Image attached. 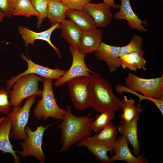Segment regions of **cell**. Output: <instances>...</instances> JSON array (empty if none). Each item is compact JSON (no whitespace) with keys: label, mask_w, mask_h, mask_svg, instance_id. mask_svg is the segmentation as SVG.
Segmentation results:
<instances>
[{"label":"cell","mask_w":163,"mask_h":163,"mask_svg":"<svg viewBox=\"0 0 163 163\" xmlns=\"http://www.w3.org/2000/svg\"><path fill=\"white\" fill-rule=\"evenodd\" d=\"M91 115L88 113L84 116L76 117L72 113L71 106L67 107L62 121L57 127L61 130L60 142L62 146L60 152L68 150L74 144L92 134L91 124L94 118Z\"/></svg>","instance_id":"6da1fadb"},{"label":"cell","mask_w":163,"mask_h":163,"mask_svg":"<svg viewBox=\"0 0 163 163\" xmlns=\"http://www.w3.org/2000/svg\"><path fill=\"white\" fill-rule=\"evenodd\" d=\"M121 101L114 94L111 84L99 73L91 76V104L92 107L99 113L115 112L122 109Z\"/></svg>","instance_id":"7a4b0ae2"},{"label":"cell","mask_w":163,"mask_h":163,"mask_svg":"<svg viewBox=\"0 0 163 163\" xmlns=\"http://www.w3.org/2000/svg\"><path fill=\"white\" fill-rule=\"evenodd\" d=\"M44 78L34 74L26 75L19 78L9 91V103L12 107H17L23 100L33 95L42 96V91L38 88L39 82Z\"/></svg>","instance_id":"3957f363"},{"label":"cell","mask_w":163,"mask_h":163,"mask_svg":"<svg viewBox=\"0 0 163 163\" xmlns=\"http://www.w3.org/2000/svg\"><path fill=\"white\" fill-rule=\"evenodd\" d=\"M53 79L44 78L42 98L37 102L34 110L35 116L38 119L44 120L49 117L62 120L65 110L58 105L54 97L52 86Z\"/></svg>","instance_id":"277c9868"},{"label":"cell","mask_w":163,"mask_h":163,"mask_svg":"<svg viewBox=\"0 0 163 163\" xmlns=\"http://www.w3.org/2000/svg\"><path fill=\"white\" fill-rule=\"evenodd\" d=\"M127 88L133 91H138L143 96L154 99H163V76L149 79L139 77L129 72L125 79Z\"/></svg>","instance_id":"5b68a950"},{"label":"cell","mask_w":163,"mask_h":163,"mask_svg":"<svg viewBox=\"0 0 163 163\" xmlns=\"http://www.w3.org/2000/svg\"><path fill=\"white\" fill-rule=\"evenodd\" d=\"M53 124H49L46 126L42 125L37 126V129L34 131H32L29 126H27L25 129L26 139L20 143L22 150L17 152V153L23 158L33 156L40 162L44 163L45 155L42 148L43 137L46 129Z\"/></svg>","instance_id":"8992f818"},{"label":"cell","mask_w":163,"mask_h":163,"mask_svg":"<svg viewBox=\"0 0 163 163\" xmlns=\"http://www.w3.org/2000/svg\"><path fill=\"white\" fill-rule=\"evenodd\" d=\"M37 96L33 95L27 98L24 105L21 107V103L17 107H13L7 115L11 123V131L10 136L12 138L24 140L26 138L25 132L27 123L31 108L36 101Z\"/></svg>","instance_id":"52a82bcc"},{"label":"cell","mask_w":163,"mask_h":163,"mask_svg":"<svg viewBox=\"0 0 163 163\" xmlns=\"http://www.w3.org/2000/svg\"><path fill=\"white\" fill-rule=\"evenodd\" d=\"M66 83L75 108L82 111L91 107V77H78L69 80Z\"/></svg>","instance_id":"ba28073f"},{"label":"cell","mask_w":163,"mask_h":163,"mask_svg":"<svg viewBox=\"0 0 163 163\" xmlns=\"http://www.w3.org/2000/svg\"><path fill=\"white\" fill-rule=\"evenodd\" d=\"M69 49L72 57V65L62 76L53 83L56 87L63 85L69 80L76 78L91 77V73L95 72L91 70L86 65L85 62L86 55L81 53L78 49L71 46H69Z\"/></svg>","instance_id":"9c48e42d"},{"label":"cell","mask_w":163,"mask_h":163,"mask_svg":"<svg viewBox=\"0 0 163 163\" xmlns=\"http://www.w3.org/2000/svg\"><path fill=\"white\" fill-rule=\"evenodd\" d=\"M21 56L27 63V69L24 72L16 76L11 77L9 80L6 81V88L7 91L10 90L13 85L19 78L26 75L34 73L44 78L57 79L62 76L66 71L58 68L51 69L37 64L32 62L29 57L27 58L26 56L22 53Z\"/></svg>","instance_id":"30bf717a"},{"label":"cell","mask_w":163,"mask_h":163,"mask_svg":"<svg viewBox=\"0 0 163 163\" xmlns=\"http://www.w3.org/2000/svg\"><path fill=\"white\" fill-rule=\"evenodd\" d=\"M115 142H105L100 141L92 136L85 138L78 143L76 146H85L102 163H110V158L107 155V152H113Z\"/></svg>","instance_id":"8fae6325"},{"label":"cell","mask_w":163,"mask_h":163,"mask_svg":"<svg viewBox=\"0 0 163 163\" xmlns=\"http://www.w3.org/2000/svg\"><path fill=\"white\" fill-rule=\"evenodd\" d=\"M56 29H60V23L51 25L48 29L39 32L32 31L26 27L19 26L18 27V31L22 36L24 42L25 46L27 47L29 44L33 45L36 40H42L47 42L54 50L58 57L61 58V55L59 49L54 46L51 40V36L53 31Z\"/></svg>","instance_id":"7c38bea8"},{"label":"cell","mask_w":163,"mask_h":163,"mask_svg":"<svg viewBox=\"0 0 163 163\" xmlns=\"http://www.w3.org/2000/svg\"><path fill=\"white\" fill-rule=\"evenodd\" d=\"M121 2L120 10L113 15L117 20H125L129 27L133 29L141 32L147 31V30L142 26V24L148 25L146 21H142L133 11L129 0H120Z\"/></svg>","instance_id":"4fadbf2b"},{"label":"cell","mask_w":163,"mask_h":163,"mask_svg":"<svg viewBox=\"0 0 163 163\" xmlns=\"http://www.w3.org/2000/svg\"><path fill=\"white\" fill-rule=\"evenodd\" d=\"M111 8L103 2L98 4L89 2L84 6L83 9L91 16L97 27L104 28L110 24L112 21Z\"/></svg>","instance_id":"5bb4252c"},{"label":"cell","mask_w":163,"mask_h":163,"mask_svg":"<svg viewBox=\"0 0 163 163\" xmlns=\"http://www.w3.org/2000/svg\"><path fill=\"white\" fill-rule=\"evenodd\" d=\"M120 48V46L110 45L102 42L94 53L97 59L106 63L111 73L121 66L119 56Z\"/></svg>","instance_id":"9a60e30c"},{"label":"cell","mask_w":163,"mask_h":163,"mask_svg":"<svg viewBox=\"0 0 163 163\" xmlns=\"http://www.w3.org/2000/svg\"><path fill=\"white\" fill-rule=\"evenodd\" d=\"M140 114L136 115L131 121L121 120L117 127L118 130L123 136L128 143L132 145L134 154L137 156H140L139 151L141 144L138 136L137 122Z\"/></svg>","instance_id":"2e32d148"},{"label":"cell","mask_w":163,"mask_h":163,"mask_svg":"<svg viewBox=\"0 0 163 163\" xmlns=\"http://www.w3.org/2000/svg\"><path fill=\"white\" fill-rule=\"evenodd\" d=\"M128 144L123 136L121 135L118 138L113 147L115 154L110 158V163L117 160L125 161L128 163H148L142 155L139 157L134 156L130 151Z\"/></svg>","instance_id":"e0dca14e"},{"label":"cell","mask_w":163,"mask_h":163,"mask_svg":"<svg viewBox=\"0 0 163 163\" xmlns=\"http://www.w3.org/2000/svg\"><path fill=\"white\" fill-rule=\"evenodd\" d=\"M103 33L97 28L82 31L79 40V51L86 55L97 50L102 42Z\"/></svg>","instance_id":"ac0fdd59"},{"label":"cell","mask_w":163,"mask_h":163,"mask_svg":"<svg viewBox=\"0 0 163 163\" xmlns=\"http://www.w3.org/2000/svg\"><path fill=\"white\" fill-rule=\"evenodd\" d=\"M82 31L89 30L97 28L91 16L83 9L72 10L69 9L66 16Z\"/></svg>","instance_id":"d6986e66"},{"label":"cell","mask_w":163,"mask_h":163,"mask_svg":"<svg viewBox=\"0 0 163 163\" xmlns=\"http://www.w3.org/2000/svg\"><path fill=\"white\" fill-rule=\"evenodd\" d=\"M11 127L10 120L7 116L5 120L0 124V151H2L3 154H11L14 158V162L19 163L20 162V159L16 154L17 151L13 150V146L10 141Z\"/></svg>","instance_id":"ffe728a7"},{"label":"cell","mask_w":163,"mask_h":163,"mask_svg":"<svg viewBox=\"0 0 163 163\" xmlns=\"http://www.w3.org/2000/svg\"><path fill=\"white\" fill-rule=\"evenodd\" d=\"M61 36L71 46L78 49L82 31L71 20L65 19L60 23Z\"/></svg>","instance_id":"44dd1931"},{"label":"cell","mask_w":163,"mask_h":163,"mask_svg":"<svg viewBox=\"0 0 163 163\" xmlns=\"http://www.w3.org/2000/svg\"><path fill=\"white\" fill-rule=\"evenodd\" d=\"M68 7L60 0H49L47 17L53 25L65 19Z\"/></svg>","instance_id":"7402d4cb"},{"label":"cell","mask_w":163,"mask_h":163,"mask_svg":"<svg viewBox=\"0 0 163 163\" xmlns=\"http://www.w3.org/2000/svg\"><path fill=\"white\" fill-rule=\"evenodd\" d=\"M121 66L123 69L128 68L137 72V69L146 70V61L143 56L136 52H131L120 57Z\"/></svg>","instance_id":"603a6c76"},{"label":"cell","mask_w":163,"mask_h":163,"mask_svg":"<svg viewBox=\"0 0 163 163\" xmlns=\"http://www.w3.org/2000/svg\"><path fill=\"white\" fill-rule=\"evenodd\" d=\"M121 101L123 111L120 116L121 120L126 122L131 121L143 111V108L136 106V101L133 99H129L125 96Z\"/></svg>","instance_id":"cb8c5ba5"},{"label":"cell","mask_w":163,"mask_h":163,"mask_svg":"<svg viewBox=\"0 0 163 163\" xmlns=\"http://www.w3.org/2000/svg\"><path fill=\"white\" fill-rule=\"evenodd\" d=\"M143 38L136 34L133 35L129 43L127 45L120 47L119 57L131 52H136L143 56L145 52L142 48Z\"/></svg>","instance_id":"d4e9b609"},{"label":"cell","mask_w":163,"mask_h":163,"mask_svg":"<svg viewBox=\"0 0 163 163\" xmlns=\"http://www.w3.org/2000/svg\"><path fill=\"white\" fill-rule=\"evenodd\" d=\"M117 127L111 122L97 134L92 136L101 141L115 142L117 140Z\"/></svg>","instance_id":"484cf974"},{"label":"cell","mask_w":163,"mask_h":163,"mask_svg":"<svg viewBox=\"0 0 163 163\" xmlns=\"http://www.w3.org/2000/svg\"><path fill=\"white\" fill-rule=\"evenodd\" d=\"M114 112H103L96 115L95 119L92 122L91 128L96 133L100 131L110 123L114 118Z\"/></svg>","instance_id":"4316f807"},{"label":"cell","mask_w":163,"mask_h":163,"mask_svg":"<svg viewBox=\"0 0 163 163\" xmlns=\"http://www.w3.org/2000/svg\"><path fill=\"white\" fill-rule=\"evenodd\" d=\"M13 15H21L27 17L34 15L37 17V13L30 0H17Z\"/></svg>","instance_id":"83f0119b"},{"label":"cell","mask_w":163,"mask_h":163,"mask_svg":"<svg viewBox=\"0 0 163 163\" xmlns=\"http://www.w3.org/2000/svg\"><path fill=\"white\" fill-rule=\"evenodd\" d=\"M37 13V27L40 28L43 21L47 17L49 0H30Z\"/></svg>","instance_id":"f1b7e54d"},{"label":"cell","mask_w":163,"mask_h":163,"mask_svg":"<svg viewBox=\"0 0 163 163\" xmlns=\"http://www.w3.org/2000/svg\"><path fill=\"white\" fill-rule=\"evenodd\" d=\"M116 89L120 94H123V92H129L133 93L139 98V103L138 106L140 107V103L143 100H147L152 101L157 106L159 110L161 111L163 110V99H154L147 97L143 95L139 94L136 92L129 90L127 87L120 85H117L116 86Z\"/></svg>","instance_id":"f546056e"},{"label":"cell","mask_w":163,"mask_h":163,"mask_svg":"<svg viewBox=\"0 0 163 163\" xmlns=\"http://www.w3.org/2000/svg\"><path fill=\"white\" fill-rule=\"evenodd\" d=\"M9 91L6 88L0 87V114L7 115L12 109L9 101Z\"/></svg>","instance_id":"4dcf8cb0"},{"label":"cell","mask_w":163,"mask_h":163,"mask_svg":"<svg viewBox=\"0 0 163 163\" xmlns=\"http://www.w3.org/2000/svg\"><path fill=\"white\" fill-rule=\"evenodd\" d=\"M17 0H0V11L4 17L9 18L13 15Z\"/></svg>","instance_id":"1f68e13d"},{"label":"cell","mask_w":163,"mask_h":163,"mask_svg":"<svg viewBox=\"0 0 163 163\" xmlns=\"http://www.w3.org/2000/svg\"><path fill=\"white\" fill-rule=\"evenodd\" d=\"M66 5L69 9L80 10L83 9L87 4L94 0H60Z\"/></svg>","instance_id":"d6a6232c"},{"label":"cell","mask_w":163,"mask_h":163,"mask_svg":"<svg viewBox=\"0 0 163 163\" xmlns=\"http://www.w3.org/2000/svg\"><path fill=\"white\" fill-rule=\"evenodd\" d=\"M102 2L114 9L119 8H120V5L115 3L114 0H103Z\"/></svg>","instance_id":"836d02e7"},{"label":"cell","mask_w":163,"mask_h":163,"mask_svg":"<svg viewBox=\"0 0 163 163\" xmlns=\"http://www.w3.org/2000/svg\"><path fill=\"white\" fill-rule=\"evenodd\" d=\"M4 16L2 13L0 11V23L3 20Z\"/></svg>","instance_id":"e575fe53"},{"label":"cell","mask_w":163,"mask_h":163,"mask_svg":"<svg viewBox=\"0 0 163 163\" xmlns=\"http://www.w3.org/2000/svg\"><path fill=\"white\" fill-rule=\"evenodd\" d=\"M6 118V117H0V124L4 121Z\"/></svg>","instance_id":"d590c367"}]
</instances>
